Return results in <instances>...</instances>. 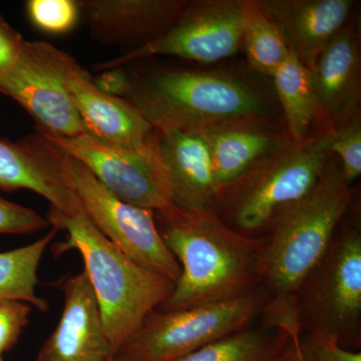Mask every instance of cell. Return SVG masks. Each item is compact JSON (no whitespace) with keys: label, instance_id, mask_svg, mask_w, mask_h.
Here are the masks:
<instances>
[{"label":"cell","instance_id":"1","mask_svg":"<svg viewBox=\"0 0 361 361\" xmlns=\"http://www.w3.org/2000/svg\"><path fill=\"white\" fill-rule=\"evenodd\" d=\"M180 275L160 311L222 302L255 290L265 279L264 240L235 231L213 209L155 214Z\"/></svg>","mask_w":361,"mask_h":361},{"label":"cell","instance_id":"2","mask_svg":"<svg viewBox=\"0 0 361 361\" xmlns=\"http://www.w3.org/2000/svg\"><path fill=\"white\" fill-rule=\"evenodd\" d=\"M125 96L157 130L202 135L233 128H272L257 87L224 71H165L133 84Z\"/></svg>","mask_w":361,"mask_h":361},{"label":"cell","instance_id":"3","mask_svg":"<svg viewBox=\"0 0 361 361\" xmlns=\"http://www.w3.org/2000/svg\"><path fill=\"white\" fill-rule=\"evenodd\" d=\"M49 225L66 231L56 253L75 250L82 256L114 350H122L141 329L145 319L166 302L175 283L145 269L109 241L82 211L65 215L51 208Z\"/></svg>","mask_w":361,"mask_h":361},{"label":"cell","instance_id":"4","mask_svg":"<svg viewBox=\"0 0 361 361\" xmlns=\"http://www.w3.org/2000/svg\"><path fill=\"white\" fill-rule=\"evenodd\" d=\"M351 200L350 185L332 155L310 192L275 211L263 239L264 281L275 299L296 298L329 250Z\"/></svg>","mask_w":361,"mask_h":361},{"label":"cell","instance_id":"5","mask_svg":"<svg viewBox=\"0 0 361 361\" xmlns=\"http://www.w3.org/2000/svg\"><path fill=\"white\" fill-rule=\"evenodd\" d=\"M331 130L302 141L290 140L221 188L212 209L226 224L247 236L264 229L280 207L310 192L331 154Z\"/></svg>","mask_w":361,"mask_h":361},{"label":"cell","instance_id":"6","mask_svg":"<svg viewBox=\"0 0 361 361\" xmlns=\"http://www.w3.org/2000/svg\"><path fill=\"white\" fill-rule=\"evenodd\" d=\"M299 317L310 334L343 342L360 336L361 236L353 228L336 233L324 257L305 280L297 297ZM344 348V346H343Z\"/></svg>","mask_w":361,"mask_h":361},{"label":"cell","instance_id":"7","mask_svg":"<svg viewBox=\"0 0 361 361\" xmlns=\"http://www.w3.org/2000/svg\"><path fill=\"white\" fill-rule=\"evenodd\" d=\"M65 165L68 184L97 230L135 264L176 283L180 267L161 238L155 212L121 200L66 154Z\"/></svg>","mask_w":361,"mask_h":361},{"label":"cell","instance_id":"8","mask_svg":"<svg viewBox=\"0 0 361 361\" xmlns=\"http://www.w3.org/2000/svg\"><path fill=\"white\" fill-rule=\"evenodd\" d=\"M257 290L222 302L152 312L122 349L135 361H175L246 329L260 310Z\"/></svg>","mask_w":361,"mask_h":361},{"label":"cell","instance_id":"9","mask_svg":"<svg viewBox=\"0 0 361 361\" xmlns=\"http://www.w3.org/2000/svg\"><path fill=\"white\" fill-rule=\"evenodd\" d=\"M71 58L47 42L25 40L18 58L0 75V92L20 104L40 133L54 137L85 134L66 85Z\"/></svg>","mask_w":361,"mask_h":361},{"label":"cell","instance_id":"10","mask_svg":"<svg viewBox=\"0 0 361 361\" xmlns=\"http://www.w3.org/2000/svg\"><path fill=\"white\" fill-rule=\"evenodd\" d=\"M244 0H199L188 2L177 20L157 39L139 45L99 70H116L130 61L170 56L202 63L230 58L242 45Z\"/></svg>","mask_w":361,"mask_h":361},{"label":"cell","instance_id":"11","mask_svg":"<svg viewBox=\"0 0 361 361\" xmlns=\"http://www.w3.org/2000/svg\"><path fill=\"white\" fill-rule=\"evenodd\" d=\"M44 135L66 155L82 163L121 200L161 217L171 218L179 212L171 199L157 146L128 149L108 146L85 134L71 137Z\"/></svg>","mask_w":361,"mask_h":361},{"label":"cell","instance_id":"12","mask_svg":"<svg viewBox=\"0 0 361 361\" xmlns=\"http://www.w3.org/2000/svg\"><path fill=\"white\" fill-rule=\"evenodd\" d=\"M66 85L85 134L108 146L147 149L156 146V130L128 99L99 90L89 71L71 56Z\"/></svg>","mask_w":361,"mask_h":361},{"label":"cell","instance_id":"13","mask_svg":"<svg viewBox=\"0 0 361 361\" xmlns=\"http://www.w3.org/2000/svg\"><path fill=\"white\" fill-rule=\"evenodd\" d=\"M66 154L42 133L18 142L0 140V189L30 190L65 215L82 212L66 178Z\"/></svg>","mask_w":361,"mask_h":361},{"label":"cell","instance_id":"14","mask_svg":"<svg viewBox=\"0 0 361 361\" xmlns=\"http://www.w3.org/2000/svg\"><path fill=\"white\" fill-rule=\"evenodd\" d=\"M63 312L40 348L37 361H109L116 355L85 270L61 285Z\"/></svg>","mask_w":361,"mask_h":361},{"label":"cell","instance_id":"15","mask_svg":"<svg viewBox=\"0 0 361 361\" xmlns=\"http://www.w3.org/2000/svg\"><path fill=\"white\" fill-rule=\"evenodd\" d=\"M275 23L287 44L308 71L345 27L353 0H253Z\"/></svg>","mask_w":361,"mask_h":361},{"label":"cell","instance_id":"16","mask_svg":"<svg viewBox=\"0 0 361 361\" xmlns=\"http://www.w3.org/2000/svg\"><path fill=\"white\" fill-rule=\"evenodd\" d=\"M155 130L157 152L174 206L186 212L212 209L219 189L205 141L178 130Z\"/></svg>","mask_w":361,"mask_h":361},{"label":"cell","instance_id":"17","mask_svg":"<svg viewBox=\"0 0 361 361\" xmlns=\"http://www.w3.org/2000/svg\"><path fill=\"white\" fill-rule=\"evenodd\" d=\"M323 116L332 127L360 116L361 59L360 37L346 25L318 56L310 71Z\"/></svg>","mask_w":361,"mask_h":361},{"label":"cell","instance_id":"18","mask_svg":"<svg viewBox=\"0 0 361 361\" xmlns=\"http://www.w3.org/2000/svg\"><path fill=\"white\" fill-rule=\"evenodd\" d=\"M80 11L97 39L108 42L144 40L163 35L188 4L184 0H84Z\"/></svg>","mask_w":361,"mask_h":361},{"label":"cell","instance_id":"19","mask_svg":"<svg viewBox=\"0 0 361 361\" xmlns=\"http://www.w3.org/2000/svg\"><path fill=\"white\" fill-rule=\"evenodd\" d=\"M199 135L208 147L219 190L291 140L288 133L273 128H233Z\"/></svg>","mask_w":361,"mask_h":361},{"label":"cell","instance_id":"20","mask_svg":"<svg viewBox=\"0 0 361 361\" xmlns=\"http://www.w3.org/2000/svg\"><path fill=\"white\" fill-rule=\"evenodd\" d=\"M276 329V327H275ZM283 329H244L175 361H293Z\"/></svg>","mask_w":361,"mask_h":361},{"label":"cell","instance_id":"21","mask_svg":"<svg viewBox=\"0 0 361 361\" xmlns=\"http://www.w3.org/2000/svg\"><path fill=\"white\" fill-rule=\"evenodd\" d=\"M272 78L291 140L302 141L310 137L312 123L318 116L323 115L310 71L291 49Z\"/></svg>","mask_w":361,"mask_h":361},{"label":"cell","instance_id":"22","mask_svg":"<svg viewBox=\"0 0 361 361\" xmlns=\"http://www.w3.org/2000/svg\"><path fill=\"white\" fill-rule=\"evenodd\" d=\"M59 230H52L42 238L14 250L0 253V300L21 301L47 311V302L37 295V271L52 239Z\"/></svg>","mask_w":361,"mask_h":361},{"label":"cell","instance_id":"23","mask_svg":"<svg viewBox=\"0 0 361 361\" xmlns=\"http://www.w3.org/2000/svg\"><path fill=\"white\" fill-rule=\"evenodd\" d=\"M244 7L242 44L245 47L247 61L252 70L272 78L291 49L278 26L253 0H244Z\"/></svg>","mask_w":361,"mask_h":361},{"label":"cell","instance_id":"24","mask_svg":"<svg viewBox=\"0 0 361 361\" xmlns=\"http://www.w3.org/2000/svg\"><path fill=\"white\" fill-rule=\"evenodd\" d=\"M331 154L338 157L342 174L348 185L361 174V118L353 116L332 127Z\"/></svg>","mask_w":361,"mask_h":361},{"label":"cell","instance_id":"25","mask_svg":"<svg viewBox=\"0 0 361 361\" xmlns=\"http://www.w3.org/2000/svg\"><path fill=\"white\" fill-rule=\"evenodd\" d=\"M26 9L33 25L52 35L70 32L80 16L78 1L73 0H30Z\"/></svg>","mask_w":361,"mask_h":361},{"label":"cell","instance_id":"26","mask_svg":"<svg viewBox=\"0 0 361 361\" xmlns=\"http://www.w3.org/2000/svg\"><path fill=\"white\" fill-rule=\"evenodd\" d=\"M37 211L0 197V234H28L49 227Z\"/></svg>","mask_w":361,"mask_h":361},{"label":"cell","instance_id":"27","mask_svg":"<svg viewBox=\"0 0 361 361\" xmlns=\"http://www.w3.org/2000/svg\"><path fill=\"white\" fill-rule=\"evenodd\" d=\"M299 353L302 361H361L360 351L349 350L334 339L316 334H300Z\"/></svg>","mask_w":361,"mask_h":361},{"label":"cell","instance_id":"28","mask_svg":"<svg viewBox=\"0 0 361 361\" xmlns=\"http://www.w3.org/2000/svg\"><path fill=\"white\" fill-rule=\"evenodd\" d=\"M30 304L16 300H0V355L9 350L20 338L30 320Z\"/></svg>","mask_w":361,"mask_h":361},{"label":"cell","instance_id":"29","mask_svg":"<svg viewBox=\"0 0 361 361\" xmlns=\"http://www.w3.org/2000/svg\"><path fill=\"white\" fill-rule=\"evenodd\" d=\"M25 39L0 16V75L11 68L20 54Z\"/></svg>","mask_w":361,"mask_h":361},{"label":"cell","instance_id":"30","mask_svg":"<svg viewBox=\"0 0 361 361\" xmlns=\"http://www.w3.org/2000/svg\"><path fill=\"white\" fill-rule=\"evenodd\" d=\"M109 361H135L134 358L132 357L129 355V353H126V351H118V353H116L115 355L113 356V357L111 358Z\"/></svg>","mask_w":361,"mask_h":361},{"label":"cell","instance_id":"31","mask_svg":"<svg viewBox=\"0 0 361 361\" xmlns=\"http://www.w3.org/2000/svg\"><path fill=\"white\" fill-rule=\"evenodd\" d=\"M299 338L300 336H295L291 339L292 346H293L294 360L293 361H302L300 357V353H299Z\"/></svg>","mask_w":361,"mask_h":361},{"label":"cell","instance_id":"32","mask_svg":"<svg viewBox=\"0 0 361 361\" xmlns=\"http://www.w3.org/2000/svg\"><path fill=\"white\" fill-rule=\"evenodd\" d=\"M0 361H4V360H2V355H0Z\"/></svg>","mask_w":361,"mask_h":361}]
</instances>
